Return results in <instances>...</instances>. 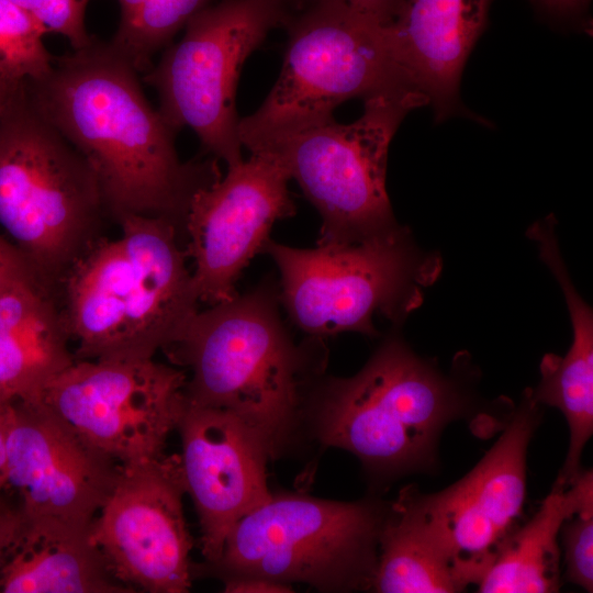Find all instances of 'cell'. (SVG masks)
<instances>
[{"label":"cell","mask_w":593,"mask_h":593,"mask_svg":"<svg viewBox=\"0 0 593 593\" xmlns=\"http://www.w3.org/2000/svg\"><path fill=\"white\" fill-rule=\"evenodd\" d=\"M25 89L38 113L88 161L108 216L161 217L184 235L192 197L222 177L217 159L181 161L175 132L144 94L138 71L96 37L55 56Z\"/></svg>","instance_id":"6da1fadb"},{"label":"cell","mask_w":593,"mask_h":593,"mask_svg":"<svg viewBox=\"0 0 593 593\" xmlns=\"http://www.w3.org/2000/svg\"><path fill=\"white\" fill-rule=\"evenodd\" d=\"M279 302L278 290L267 280L199 310L164 350L175 366L189 371L187 402L237 416L270 459L287 454L305 433L309 394L325 359L318 338L294 343Z\"/></svg>","instance_id":"7a4b0ae2"},{"label":"cell","mask_w":593,"mask_h":593,"mask_svg":"<svg viewBox=\"0 0 593 593\" xmlns=\"http://www.w3.org/2000/svg\"><path fill=\"white\" fill-rule=\"evenodd\" d=\"M105 211L86 158L34 108L25 83L0 122V227L57 296L103 236Z\"/></svg>","instance_id":"3957f363"},{"label":"cell","mask_w":593,"mask_h":593,"mask_svg":"<svg viewBox=\"0 0 593 593\" xmlns=\"http://www.w3.org/2000/svg\"><path fill=\"white\" fill-rule=\"evenodd\" d=\"M462 413L456 388L402 340L383 342L348 378H318L305 430L323 447L345 449L376 474L428 465L439 433Z\"/></svg>","instance_id":"277c9868"},{"label":"cell","mask_w":593,"mask_h":593,"mask_svg":"<svg viewBox=\"0 0 593 593\" xmlns=\"http://www.w3.org/2000/svg\"><path fill=\"white\" fill-rule=\"evenodd\" d=\"M387 508L377 500L271 493L231 529L217 561L192 564V578L257 577L322 592L370 589Z\"/></svg>","instance_id":"5b68a950"},{"label":"cell","mask_w":593,"mask_h":593,"mask_svg":"<svg viewBox=\"0 0 593 593\" xmlns=\"http://www.w3.org/2000/svg\"><path fill=\"white\" fill-rule=\"evenodd\" d=\"M363 100L353 123L332 118L245 146L271 155L299 183L322 217L317 245L356 243L399 226L385 187L389 146L406 113L427 99L402 89Z\"/></svg>","instance_id":"8992f818"},{"label":"cell","mask_w":593,"mask_h":593,"mask_svg":"<svg viewBox=\"0 0 593 593\" xmlns=\"http://www.w3.org/2000/svg\"><path fill=\"white\" fill-rule=\"evenodd\" d=\"M414 89L389 24L340 0H313L290 20L277 81L261 105L239 119L242 146L334 118L343 102ZM419 92V91H418Z\"/></svg>","instance_id":"52a82bcc"},{"label":"cell","mask_w":593,"mask_h":593,"mask_svg":"<svg viewBox=\"0 0 593 593\" xmlns=\"http://www.w3.org/2000/svg\"><path fill=\"white\" fill-rule=\"evenodd\" d=\"M280 272V302L293 324L322 339L345 332L376 336V314L402 320L422 304L440 272L402 226L350 244L302 249L269 239L264 251Z\"/></svg>","instance_id":"ba28073f"},{"label":"cell","mask_w":593,"mask_h":593,"mask_svg":"<svg viewBox=\"0 0 593 593\" xmlns=\"http://www.w3.org/2000/svg\"><path fill=\"white\" fill-rule=\"evenodd\" d=\"M286 0H220L195 13L182 38L166 47L143 81L175 131L191 128L227 167L243 160L236 87L247 57L286 21Z\"/></svg>","instance_id":"9c48e42d"},{"label":"cell","mask_w":593,"mask_h":593,"mask_svg":"<svg viewBox=\"0 0 593 593\" xmlns=\"http://www.w3.org/2000/svg\"><path fill=\"white\" fill-rule=\"evenodd\" d=\"M184 369L150 359L76 360L42 401L120 465L163 457L187 405Z\"/></svg>","instance_id":"30bf717a"},{"label":"cell","mask_w":593,"mask_h":593,"mask_svg":"<svg viewBox=\"0 0 593 593\" xmlns=\"http://www.w3.org/2000/svg\"><path fill=\"white\" fill-rule=\"evenodd\" d=\"M537 406L527 393L497 441L456 483L432 494L403 491L393 502L441 550L463 590L478 585L522 515Z\"/></svg>","instance_id":"8fae6325"},{"label":"cell","mask_w":593,"mask_h":593,"mask_svg":"<svg viewBox=\"0 0 593 593\" xmlns=\"http://www.w3.org/2000/svg\"><path fill=\"white\" fill-rule=\"evenodd\" d=\"M180 456L121 465L92 536L115 577L134 592L186 593L193 546L184 513Z\"/></svg>","instance_id":"7c38bea8"},{"label":"cell","mask_w":593,"mask_h":593,"mask_svg":"<svg viewBox=\"0 0 593 593\" xmlns=\"http://www.w3.org/2000/svg\"><path fill=\"white\" fill-rule=\"evenodd\" d=\"M225 177L192 197L186 222V253L200 303L233 299L243 270L262 253L273 224L295 213L282 165L266 153L227 167Z\"/></svg>","instance_id":"4fadbf2b"},{"label":"cell","mask_w":593,"mask_h":593,"mask_svg":"<svg viewBox=\"0 0 593 593\" xmlns=\"http://www.w3.org/2000/svg\"><path fill=\"white\" fill-rule=\"evenodd\" d=\"M8 484L24 519L92 525L118 481L121 465L83 439L43 401L10 402Z\"/></svg>","instance_id":"5bb4252c"},{"label":"cell","mask_w":593,"mask_h":593,"mask_svg":"<svg viewBox=\"0 0 593 593\" xmlns=\"http://www.w3.org/2000/svg\"><path fill=\"white\" fill-rule=\"evenodd\" d=\"M177 430L186 492L200 524L202 563H214L235 524L270 497V458L259 437L225 410L187 402Z\"/></svg>","instance_id":"9a60e30c"},{"label":"cell","mask_w":593,"mask_h":593,"mask_svg":"<svg viewBox=\"0 0 593 593\" xmlns=\"http://www.w3.org/2000/svg\"><path fill=\"white\" fill-rule=\"evenodd\" d=\"M58 298L76 360L143 357V294L120 237L97 242L69 270Z\"/></svg>","instance_id":"2e32d148"},{"label":"cell","mask_w":593,"mask_h":593,"mask_svg":"<svg viewBox=\"0 0 593 593\" xmlns=\"http://www.w3.org/2000/svg\"><path fill=\"white\" fill-rule=\"evenodd\" d=\"M491 0H400L389 23L399 60L441 121L456 110L465 63Z\"/></svg>","instance_id":"e0dca14e"},{"label":"cell","mask_w":593,"mask_h":593,"mask_svg":"<svg viewBox=\"0 0 593 593\" xmlns=\"http://www.w3.org/2000/svg\"><path fill=\"white\" fill-rule=\"evenodd\" d=\"M92 525L23 518L0 563V593L134 592L111 570Z\"/></svg>","instance_id":"ac0fdd59"},{"label":"cell","mask_w":593,"mask_h":593,"mask_svg":"<svg viewBox=\"0 0 593 593\" xmlns=\"http://www.w3.org/2000/svg\"><path fill=\"white\" fill-rule=\"evenodd\" d=\"M58 296L43 283L23 282L0 293V394L42 401L47 385L75 361Z\"/></svg>","instance_id":"d6986e66"},{"label":"cell","mask_w":593,"mask_h":593,"mask_svg":"<svg viewBox=\"0 0 593 593\" xmlns=\"http://www.w3.org/2000/svg\"><path fill=\"white\" fill-rule=\"evenodd\" d=\"M593 508L592 471L567 486L556 481L538 511L515 528L478 583L482 593H547L560 588L559 533L563 522Z\"/></svg>","instance_id":"ffe728a7"},{"label":"cell","mask_w":593,"mask_h":593,"mask_svg":"<svg viewBox=\"0 0 593 593\" xmlns=\"http://www.w3.org/2000/svg\"><path fill=\"white\" fill-rule=\"evenodd\" d=\"M555 277L568 304L573 340L563 357L548 354L542 358L540 382L528 392L535 403L559 409L568 422L569 450L557 480L568 486L582 471V451L593 433V314L566 270Z\"/></svg>","instance_id":"44dd1931"},{"label":"cell","mask_w":593,"mask_h":593,"mask_svg":"<svg viewBox=\"0 0 593 593\" xmlns=\"http://www.w3.org/2000/svg\"><path fill=\"white\" fill-rule=\"evenodd\" d=\"M381 593L463 590L441 550L393 503L388 504L370 585Z\"/></svg>","instance_id":"7402d4cb"},{"label":"cell","mask_w":593,"mask_h":593,"mask_svg":"<svg viewBox=\"0 0 593 593\" xmlns=\"http://www.w3.org/2000/svg\"><path fill=\"white\" fill-rule=\"evenodd\" d=\"M212 0H118L120 20L109 42L138 72H147L152 57Z\"/></svg>","instance_id":"603a6c76"},{"label":"cell","mask_w":593,"mask_h":593,"mask_svg":"<svg viewBox=\"0 0 593 593\" xmlns=\"http://www.w3.org/2000/svg\"><path fill=\"white\" fill-rule=\"evenodd\" d=\"M46 29L12 0H0V79L11 88L44 77L55 56L43 38Z\"/></svg>","instance_id":"cb8c5ba5"},{"label":"cell","mask_w":593,"mask_h":593,"mask_svg":"<svg viewBox=\"0 0 593 593\" xmlns=\"http://www.w3.org/2000/svg\"><path fill=\"white\" fill-rule=\"evenodd\" d=\"M35 18L47 31L64 36L72 51L88 46L92 40L86 27L90 0H12Z\"/></svg>","instance_id":"d4e9b609"},{"label":"cell","mask_w":593,"mask_h":593,"mask_svg":"<svg viewBox=\"0 0 593 593\" xmlns=\"http://www.w3.org/2000/svg\"><path fill=\"white\" fill-rule=\"evenodd\" d=\"M563 546L566 575L588 592L593 591V508L567 518L559 533Z\"/></svg>","instance_id":"484cf974"},{"label":"cell","mask_w":593,"mask_h":593,"mask_svg":"<svg viewBox=\"0 0 593 593\" xmlns=\"http://www.w3.org/2000/svg\"><path fill=\"white\" fill-rule=\"evenodd\" d=\"M33 281L42 282L18 247L0 231V293Z\"/></svg>","instance_id":"4316f807"},{"label":"cell","mask_w":593,"mask_h":593,"mask_svg":"<svg viewBox=\"0 0 593 593\" xmlns=\"http://www.w3.org/2000/svg\"><path fill=\"white\" fill-rule=\"evenodd\" d=\"M226 593H287L293 586L257 577H230L223 579Z\"/></svg>","instance_id":"83f0119b"},{"label":"cell","mask_w":593,"mask_h":593,"mask_svg":"<svg viewBox=\"0 0 593 593\" xmlns=\"http://www.w3.org/2000/svg\"><path fill=\"white\" fill-rule=\"evenodd\" d=\"M351 9L384 24L392 21L400 0H340Z\"/></svg>","instance_id":"f1b7e54d"},{"label":"cell","mask_w":593,"mask_h":593,"mask_svg":"<svg viewBox=\"0 0 593 593\" xmlns=\"http://www.w3.org/2000/svg\"><path fill=\"white\" fill-rule=\"evenodd\" d=\"M23 524L18 510H11L0 503V563L7 550L18 537Z\"/></svg>","instance_id":"f546056e"},{"label":"cell","mask_w":593,"mask_h":593,"mask_svg":"<svg viewBox=\"0 0 593 593\" xmlns=\"http://www.w3.org/2000/svg\"><path fill=\"white\" fill-rule=\"evenodd\" d=\"M11 401L0 399V493L8 484L7 471V430Z\"/></svg>","instance_id":"4dcf8cb0"},{"label":"cell","mask_w":593,"mask_h":593,"mask_svg":"<svg viewBox=\"0 0 593 593\" xmlns=\"http://www.w3.org/2000/svg\"><path fill=\"white\" fill-rule=\"evenodd\" d=\"M555 12H570L579 9L586 0H536Z\"/></svg>","instance_id":"1f68e13d"},{"label":"cell","mask_w":593,"mask_h":593,"mask_svg":"<svg viewBox=\"0 0 593 593\" xmlns=\"http://www.w3.org/2000/svg\"><path fill=\"white\" fill-rule=\"evenodd\" d=\"M21 87V86H20ZM19 88V87H18ZM16 88H11L0 79V122L5 111L11 94Z\"/></svg>","instance_id":"d6a6232c"},{"label":"cell","mask_w":593,"mask_h":593,"mask_svg":"<svg viewBox=\"0 0 593 593\" xmlns=\"http://www.w3.org/2000/svg\"><path fill=\"white\" fill-rule=\"evenodd\" d=\"M0 399H3V398L1 396V394H0Z\"/></svg>","instance_id":"836d02e7"},{"label":"cell","mask_w":593,"mask_h":593,"mask_svg":"<svg viewBox=\"0 0 593 593\" xmlns=\"http://www.w3.org/2000/svg\"><path fill=\"white\" fill-rule=\"evenodd\" d=\"M286 1H288V0H286Z\"/></svg>","instance_id":"e575fe53"}]
</instances>
